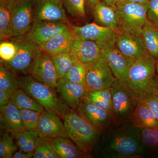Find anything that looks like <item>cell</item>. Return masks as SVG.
Returning a JSON list of instances; mask_svg holds the SVG:
<instances>
[{
  "label": "cell",
  "mask_w": 158,
  "mask_h": 158,
  "mask_svg": "<svg viewBox=\"0 0 158 158\" xmlns=\"http://www.w3.org/2000/svg\"><path fill=\"white\" fill-rule=\"evenodd\" d=\"M141 129L131 123H115L102 133L92 153L97 157L141 158Z\"/></svg>",
  "instance_id": "cell-1"
},
{
  "label": "cell",
  "mask_w": 158,
  "mask_h": 158,
  "mask_svg": "<svg viewBox=\"0 0 158 158\" xmlns=\"http://www.w3.org/2000/svg\"><path fill=\"white\" fill-rule=\"evenodd\" d=\"M156 74V59L148 54L136 59L129 70L126 86L138 102L153 95L151 82Z\"/></svg>",
  "instance_id": "cell-2"
},
{
  "label": "cell",
  "mask_w": 158,
  "mask_h": 158,
  "mask_svg": "<svg viewBox=\"0 0 158 158\" xmlns=\"http://www.w3.org/2000/svg\"><path fill=\"white\" fill-rule=\"evenodd\" d=\"M63 118L69 138L79 148L91 155L100 138L101 132L77 110L71 109Z\"/></svg>",
  "instance_id": "cell-3"
},
{
  "label": "cell",
  "mask_w": 158,
  "mask_h": 158,
  "mask_svg": "<svg viewBox=\"0 0 158 158\" xmlns=\"http://www.w3.org/2000/svg\"><path fill=\"white\" fill-rule=\"evenodd\" d=\"M19 88L39 102L46 110L53 111L63 118L70 112L69 106L59 98L55 88L48 86L30 75L19 79Z\"/></svg>",
  "instance_id": "cell-4"
},
{
  "label": "cell",
  "mask_w": 158,
  "mask_h": 158,
  "mask_svg": "<svg viewBox=\"0 0 158 158\" xmlns=\"http://www.w3.org/2000/svg\"><path fill=\"white\" fill-rule=\"evenodd\" d=\"M148 4L126 2L117 4L116 9L118 31L141 37L147 19Z\"/></svg>",
  "instance_id": "cell-5"
},
{
  "label": "cell",
  "mask_w": 158,
  "mask_h": 158,
  "mask_svg": "<svg viewBox=\"0 0 158 158\" xmlns=\"http://www.w3.org/2000/svg\"><path fill=\"white\" fill-rule=\"evenodd\" d=\"M112 95V116L115 123H131L138 103L126 85L116 79L110 88Z\"/></svg>",
  "instance_id": "cell-6"
},
{
  "label": "cell",
  "mask_w": 158,
  "mask_h": 158,
  "mask_svg": "<svg viewBox=\"0 0 158 158\" xmlns=\"http://www.w3.org/2000/svg\"><path fill=\"white\" fill-rule=\"evenodd\" d=\"M36 0H14L8 4L13 37L23 36L31 30L34 22Z\"/></svg>",
  "instance_id": "cell-7"
},
{
  "label": "cell",
  "mask_w": 158,
  "mask_h": 158,
  "mask_svg": "<svg viewBox=\"0 0 158 158\" xmlns=\"http://www.w3.org/2000/svg\"><path fill=\"white\" fill-rule=\"evenodd\" d=\"M12 42L16 47V53L11 61L5 65L11 71L27 74L40 48L27 36L16 37Z\"/></svg>",
  "instance_id": "cell-8"
},
{
  "label": "cell",
  "mask_w": 158,
  "mask_h": 158,
  "mask_svg": "<svg viewBox=\"0 0 158 158\" xmlns=\"http://www.w3.org/2000/svg\"><path fill=\"white\" fill-rule=\"evenodd\" d=\"M102 56L110 66L116 79L126 85L128 74L135 60L125 56L115 44L101 47Z\"/></svg>",
  "instance_id": "cell-9"
},
{
  "label": "cell",
  "mask_w": 158,
  "mask_h": 158,
  "mask_svg": "<svg viewBox=\"0 0 158 158\" xmlns=\"http://www.w3.org/2000/svg\"><path fill=\"white\" fill-rule=\"evenodd\" d=\"M71 31L73 36L94 41L99 47L115 44L119 33L108 27L99 26L94 23L82 27L72 26Z\"/></svg>",
  "instance_id": "cell-10"
},
{
  "label": "cell",
  "mask_w": 158,
  "mask_h": 158,
  "mask_svg": "<svg viewBox=\"0 0 158 158\" xmlns=\"http://www.w3.org/2000/svg\"><path fill=\"white\" fill-rule=\"evenodd\" d=\"M29 73L37 81L53 88H56L59 78L51 56L40 49Z\"/></svg>",
  "instance_id": "cell-11"
},
{
  "label": "cell",
  "mask_w": 158,
  "mask_h": 158,
  "mask_svg": "<svg viewBox=\"0 0 158 158\" xmlns=\"http://www.w3.org/2000/svg\"><path fill=\"white\" fill-rule=\"evenodd\" d=\"M69 52L84 65L86 70L94 65L102 56L100 48L96 42L73 35Z\"/></svg>",
  "instance_id": "cell-12"
},
{
  "label": "cell",
  "mask_w": 158,
  "mask_h": 158,
  "mask_svg": "<svg viewBox=\"0 0 158 158\" xmlns=\"http://www.w3.org/2000/svg\"><path fill=\"white\" fill-rule=\"evenodd\" d=\"M102 56L86 70L87 89L99 90L110 88L116 80Z\"/></svg>",
  "instance_id": "cell-13"
},
{
  "label": "cell",
  "mask_w": 158,
  "mask_h": 158,
  "mask_svg": "<svg viewBox=\"0 0 158 158\" xmlns=\"http://www.w3.org/2000/svg\"><path fill=\"white\" fill-rule=\"evenodd\" d=\"M77 110L102 133L114 124L111 113L92 104L85 97L80 102Z\"/></svg>",
  "instance_id": "cell-14"
},
{
  "label": "cell",
  "mask_w": 158,
  "mask_h": 158,
  "mask_svg": "<svg viewBox=\"0 0 158 158\" xmlns=\"http://www.w3.org/2000/svg\"><path fill=\"white\" fill-rule=\"evenodd\" d=\"M69 29L62 21L34 20L27 37L38 46Z\"/></svg>",
  "instance_id": "cell-15"
},
{
  "label": "cell",
  "mask_w": 158,
  "mask_h": 158,
  "mask_svg": "<svg viewBox=\"0 0 158 158\" xmlns=\"http://www.w3.org/2000/svg\"><path fill=\"white\" fill-rule=\"evenodd\" d=\"M37 131L39 136L49 140L59 137L69 138L60 116L50 110H45L41 113Z\"/></svg>",
  "instance_id": "cell-16"
},
{
  "label": "cell",
  "mask_w": 158,
  "mask_h": 158,
  "mask_svg": "<svg viewBox=\"0 0 158 158\" xmlns=\"http://www.w3.org/2000/svg\"><path fill=\"white\" fill-rule=\"evenodd\" d=\"M63 0H36L34 20L62 21L66 19Z\"/></svg>",
  "instance_id": "cell-17"
},
{
  "label": "cell",
  "mask_w": 158,
  "mask_h": 158,
  "mask_svg": "<svg viewBox=\"0 0 158 158\" xmlns=\"http://www.w3.org/2000/svg\"><path fill=\"white\" fill-rule=\"evenodd\" d=\"M56 91L60 98L69 108L77 110L79 103L86 94V89L83 85L60 78L58 81Z\"/></svg>",
  "instance_id": "cell-18"
},
{
  "label": "cell",
  "mask_w": 158,
  "mask_h": 158,
  "mask_svg": "<svg viewBox=\"0 0 158 158\" xmlns=\"http://www.w3.org/2000/svg\"><path fill=\"white\" fill-rule=\"evenodd\" d=\"M116 45L125 56L134 60L149 54L145 48L142 37L119 32Z\"/></svg>",
  "instance_id": "cell-19"
},
{
  "label": "cell",
  "mask_w": 158,
  "mask_h": 158,
  "mask_svg": "<svg viewBox=\"0 0 158 158\" xmlns=\"http://www.w3.org/2000/svg\"><path fill=\"white\" fill-rule=\"evenodd\" d=\"M1 126L13 136L24 131L20 110L11 101L0 107Z\"/></svg>",
  "instance_id": "cell-20"
},
{
  "label": "cell",
  "mask_w": 158,
  "mask_h": 158,
  "mask_svg": "<svg viewBox=\"0 0 158 158\" xmlns=\"http://www.w3.org/2000/svg\"><path fill=\"white\" fill-rule=\"evenodd\" d=\"M73 35L67 29L39 46V48L51 56L69 52Z\"/></svg>",
  "instance_id": "cell-21"
},
{
  "label": "cell",
  "mask_w": 158,
  "mask_h": 158,
  "mask_svg": "<svg viewBox=\"0 0 158 158\" xmlns=\"http://www.w3.org/2000/svg\"><path fill=\"white\" fill-rule=\"evenodd\" d=\"M68 138L59 137L49 139L54 150L60 158H87L91 156L79 148Z\"/></svg>",
  "instance_id": "cell-22"
},
{
  "label": "cell",
  "mask_w": 158,
  "mask_h": 158,
  "mask_svg": "<svg viewBox=\"0 0 158 158\" xmlns=\"http://www.w3.org/2000/svg\"><path fill=\"white\" fill-rule=\"evenodd\" d=\"M131 123L140 129L158 130V122L147 105L139 102L133 113Z\"/></svg>",
  "instance_id": "cell-23"
},
{
  "label": "cell",
  "mask_w": 158,
  "mask_h": 158,
  "mask_svg": "<svg viewBox=\"0 0 158 158\" xmlns=\"http://www.w3.org/2000/svg\"><path fill=\"white\" fill-rule=\"evenodd\" d=\"M140 158H158V130L141 129Z\"/></svg>",
  "instance_id": "cell-24"
},
{
  "label": "cell",
  "mask_w": 158,
  "mask_h": 158,
  "mask_svg": "<svg viewBox=\"0 0 158 158\" xmlns=\"http://www.w3.org/2000/svg\"><path fill=\"white\" fill-rule=\"evenodd\" d=\"M93 16L99 24L118 31L116 9L108 6L104 2H99L94 6Z\"/></svg>",
  "instance_id": "cell-25"
},
{
  "label": "cell",
  "mask_w": 158,
  "mask_h": 158,
  "mask_svg": "<svg viewBox=\"0 0 158 158\" xmlns=\"http://www.w3.org/2000/svg\"><path fill=\"white\" fill-rule=\"evenodd\" d=\"M85 98L92 104L112 114V95L110 88L99 90L87 89Z\"/></svg>",
  "instance_id": "cell-26"
},
{
  "label": "cell",
  "mask_w": 158,
  "mask_h": 158,
  "mask_svg": "<svg viewBox=\"0 0 158 158\" xmlns=\"http://www.w3.org/2000/svg\"><path fill=\"white\" fill-rule=\"evenodd\" d=\"M142 40L148 53L156 60L158 59V29L147 19L143 27Z\"/></svg>",
  "instance_id": "cell-27"
},
{
  "label": "cell",
  "mask_w": 158,
  "mask_h": 158,
  "mask_svg": "<svg viewBox=\"0 0 158 158\" xmlns=\"http://www.w3.org/2000/svg\"><path fill=\"white\" fill-rule=\"evenodd\" d=\"M10 101L19 110H30L42 112L45 110L36 100L19 88L15 90L11 95Z\"/></svg>",
  "instance_id": "cell-28"
},
{
  "label": "cell",
  "mask_w": 158,
  "mask_h": 158,
  "mask_svg": "<svg viewBox=\"0 0 158 158\" xmlns=\"http://www.w3.org/2000/svg\"><path fill=\"white\" fill-rule=\"evenodd\" d=\"M19 80L10 69L1 62L0 65V90H6L11 94L19 89Z\"/></svg>",
  "instance_id": "cell-29"
},
{
  "label": "cell",
  "mask_w": 158,
  "mask_h": 158,
  "mask_svg": "<svg viewBox=\"0 0 158 158\" xmlns=\"http://www.w3.org/2000/svg\"><path fill=\"white\" fill-rule=\"evenodd\" d=\"M50 56L59 78L63 77L71 66L78 62L69 52Z\"/></svg>",
  "instance_id": "cell-30"
},
{
  "label": "cell",
  "mask_w": 158,
  "mask_h": 158,
  "mask_svg": "<svg viewBox=\"0 0 158 158\" xmlns=\"http://www.w3.org/2000/svg\"><path fill=\"white\" fill-rule=\"evenodd\" d=\"M13 37L11 29V18L9 5L1 3L0 7V38L1 40Z\"/></svg>",
  "instance_id": "cell-31"
},
{
  "label": "cell",
  "mask_w": 158,
  "mask_h": 158,
  "mask_svg": "<svg viewBox=\"0 0 158 158\" xmlns=\"http://www.w3.org/2000/svg\"><path fill=\"white\" fill-rule=\"evenodd\" d=\"M62 78L69 81L83 85L87 88L86 69L84 65L78 62L74 63Z\"/></svg>",
  "instance_id": "cell-32"
},
{
  "label": "cell",
  "mask_w": 158,
  "mask_h": 158,
  "mask_svg": "<svg viewBox=\"0 0 158 158\" xmlns=\"http://www.w3.org/2000/svg\"><path fill=\"white\" fill-rule=\"evenodd\" d=\"M17 146L9 132L4 133L0 139V158H12L17 151Z\"/></svg>",
  "instance_id": "cell-33"
},
{
  "label": "cell",
  "mask_w": 158,
  "mask_h": 158,
  "mask_svg": "<svg viewBox=\"0 0 158 158\" xmlns=\"http://www.w3.org/2000/svg\"><path fill=\"white\" fill-rule=\"evenodd\" d=\"M25 130L37 131L40 116L42 112L30 110H20Z\"/></svg>",
  "instance_id": "cell-34"
},
{
  "label": "cell",
  "mask_w": 158,
  "mask_h": 158,
  "mask_svg": "<svg viewBox=\"0 0 158 158\" xmlns=\"http://www.w3.org/2000/svg\"><path fill=\"white\" fill-rule=\"evenodd\" d=\"M85 0H63L69 13L74 17H84L85 15Z\"/></svg>",
  "instance_id": "cell-35"
},
{
  "label": "cell",
  "mask_w": 158,
  "mask_h": 158,
  "mask_svg": "<svg viewBox=\"0 0 158 158\" xmlns=\"http://www.w3.org/2000/svg\"><path fill=\"white\" fill-rule=\"evenodd\" d=\"M16 51V46L12 41H5L0 44V57L5 62L11 61L15 56Z\"/></svg>",
  "instance_id": "cell-36"
},
{
  "label": "cell",
  "mask_w": 158,
  "mask_h": 158,
  "mask_svg": "<svg viewBox=\"0 0 158 158\" xmlns=\"http://www.w3.org/2000/svg\"><path fill=\"white\" fill-rule=\"evenodd\" d=\"M148 7L147 19L158 29V0H149Z\"/></svg>",
  "instance_id": "cell-37"
},
{
  "label": "cell",
  "mask_w": 158,
  "mask_h": 158,
  "mask_svg": "<svg viewBox=\"0 0 158 158\" xmlns=\"http://www.w3.org/2000/svg\"><path fill=\"white\" fill-rule=\"evenodd\" d=\"M35 130H24L15 135L17 147L20 148L27 144L32 137L38 133Z\"/></svg>",
  "instance_id": "cell-38"
},
{
  "label": "cell",
  "mask_w": 158,
  "mask_h": 158,
  "mask_svg": "<svg viewBox=\"0 0 158 158\" xmlns=\"http://www.w3.org/2000/svg\"><path fill=\"white\" fill-rule=\"evenodd\" d=\"M141 102L147 105L151 110L158 122V97L153 95L144 101Z\"/></svg>",
  "instance_id": "cell-39"
},
{
  "label": "cell",
  "mask_w": 158,
  "mask_h": 158,
  "mask_svg": "<svg viewBox=\"0 0 158 158\" xmlns=\"http://www.w3.org/2000/svg\"><path fill=\"white\" fill-rule=\"evenodd\" d=\"M33 158H46L44 149L43 145V138L39 136L36 143V147L34 149Z\"/></svg>",
  "instance_id": "cell-40"
},
{
  "label": "cell",
  "mask_w": 158,
  "mask_h": 158,
  "mask_svg": "<svg viewBox=\"0 0 158 158\" xmlns=\"http://www.w3.org/2000/svg\"><path fill=\"white\" fill-rule=\"evenodd\" d=\"M39 137V134L37 133L27 142V144L20 148L19 149L25 152H34Z\"/></svg>",
  "instance_id": "cell-41"
},
{
  "label": "cell",
  "mask_w": 158,
  "mask_h": 158,
  "mask_svg": "<svg viewBox=\"0 0 158 158\" xmlns=\"http://www.w3.org/2000/svg\"><path fill=\"white\" fill-rule=\"evenodd\" d=\"M11 95L6 90H0V107L4 106L9 103Z\"/></svg>",
  "instance_id": "cell-42"
},
{
  "label": "cell",
  "mask_w": 158,
  "mask_h": 158,
  "mask_svg": "<svg viewBox=\"0 0 158 158\" xmlns=\"http://www.w3.org/2000/svg\"><path fill=\"white\" fill-rule=\"evenodd\" d=\"M33 152H25L19 149V151L16 152L13 155V158H31L33 157Z\"/></svg>",
  "instance_id": "cell-43"
},
{
  "label": "cell",
  "mask_w": 158,
  "mask_h": 158,
  "mask_svg": "<svg viewBox=\"0 0 158 158\" xmlns=\"http://www.w3.org/2000/svg\"><path fill=\"white\" fill-rule=\"evenodd\" d=\"M152 88L153 95L158 97V75H155L151 82Z\"/></svg>",
  "instance_id": "cell-44"
},
{
  "label": "cell",
  "mask_w": 158,
  "mask_h": 158,
  "mask_svg": "<svg viewBox=\"0 0 158 158\" xmlns=\"http://www.w3.org/2000/svg\"><path fill=\"white\" fill-rule=\"evenodd\" d=\"M149 0H118L117 4L126 2H135L142 4H147Z\"/></svg>",
  "instance_id": "cell-45"
},
{
  "label": "cell",
  "mask_w": 158,
  "mask_h": 158,
  "mask_svg": "<svg viewBox=\"0 0 158 158\" xmlns=\"http://www.w3.org/2000/svg\"><path fill=\"white\" fill-rule=\"evenodd\" d=\"M108 6L113 7L114 9H116V4L118 2V0H103Z\"/></svg>",
  "instance_id": "cell-46"
},
{
  "label": "cell",
  "mask_w": 158,
  "mask_h": 158,
  "mask_svg": "<svg viewBox=\"0 0 158 158\" xmlns=\"http://www.w3.org/2000/svg\"><path fill=\"white\" fill-rule=\"evenodd\" d=\"M91 5L94 6V5L100 2V0H88Z\"/></svg>",
  "instance_id": "cell-47"
},
{
  "label": "cell",
  "mask_w": 158,
  "mask_h": 158,
  "mask_svg": "<svg viewBox=\"0 0 158 158\" xmlns=\"http://www.w3.org/2000/svg\"><path fill=\"white\" fill-rule=\"evenodd\" d=\"M156 73L158 75V59L156 60Z\"/></svg>",
  "instance_id": "cell-48"
},
{
  "label": "cell",
  "mask_w": 158,
  "mask_h": 158,
  "mask_svg": "<svg viewBox=\"0 0 158 158\" xmlns=\"http://www.w3.org/2000/svg\"><path fill=\"white\" fill-rule=\"evenodd\" d=\"M7 1H9V2H11V1H14V0H6Z\"/></svg>",
  "instance_id": "cell-49"
}]
</instances>
